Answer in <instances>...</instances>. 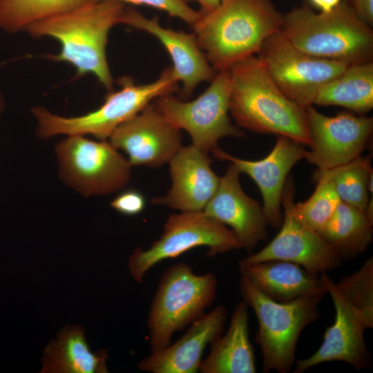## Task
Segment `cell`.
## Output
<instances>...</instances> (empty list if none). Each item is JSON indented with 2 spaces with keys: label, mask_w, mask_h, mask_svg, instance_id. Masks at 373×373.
I'll return each mask as SVG.
<instances>
[{
  "label": "cell",
  "mask_w": 373,
  "mask_h": 373,
  "mask_svg": "<svg viewBox=\"0 0 373 373\" xmlns=\"http://www.w3.org/2000/svg\"><path fill=\"white\" fill-rule=\"evenodd\" d=\"M283 17L271 0H221L213 10L200 12L191 27L218 73L258 54L265 41L280 31Z\"/></svg>",
  "instance_id": "6da1fadb"
},
{
  "label": "cell",
  "mask_w": 373,
  "mask_h": 373,
  "mask_svg": "<svg viewBox=\"0 0 373 373\" xmlns=\"http://www.w3.org/2000/svg\"><path fill=\"white\" fill-rule=\"evenodd\" d=\"M126 7L117 0H88L68 12L31 24L24 29L35 38L51 37L61 50L52 59L72 65L77 74L93 75L109 91L113 79L106 47L111 29L121 23Z\"/></svg>",
  "instance_id": "7a4b0ae2"
},
{
  "label": "cell",
  "mask_w": 373,
  "mask_h": 373,
  "mask_svg": "<svg viewBox=\"0 0 373 373\" xmlns=\"http://www.w3.org/2000/svg\"><path fill=\"white\" fill-rule=\"evenodd\" d=\"M229 75V113L239 126L309 146L306 108L280 90L258 55L235 64Z\"/></svg>",
  "instance_id": "3957f363"
},
{
  "label": "cell",
  "mask_w": 373,
  "mask_h": 373,
  "mask_svg": "<svg viewBox=\"0 0 373 373\" xmlns=\"http://www.w3.org/2000/svg\"><path fill=\"white\" fill-rule=\"evenodd\" d=\"M283 35L298 49L316 57L348 65L372 61L373 32L347 0L329 12L305 4L284 15Z\"/></svg>",
  "instance_id": "277c9868"
},
{
  "label": "cell",
  "mask_w": 373,
  "mask_h": 373,
  "mask_svg": "<svg viewBox=\"0 0 373 373\" xmlns=\"http://www.w3.org/2000/svg\"><path fill=\"white\" fill-rule=\"evenodd\" d=\"M119 83V90L109 92L99 108L83 115L66 117L43 107L33 108L32 114L37 124V135L48 139L59 135H90L99 140H106L119 125L154 99L176 91L178 80L171 66L149 84H135L129 77H122Z\"/></svg>",
  "instance_id": "5b68a950"
},
{
  "label": "cell",
  "mask_w": 373,
  "mask_h": 373,
  "mask_svg": "<svg viewBox=\"0 0 373 373\" xmlns=\"http://www.w3.org/2000/svg\"><path fill=\"white\" fill-rule=\"evenodd\" d=\"M242 300L254 311L258 324L256 341L262 355V370L288 372L296 359L297 342L303 330L320 316L323 297L305 296L291 302L272 300L241 276Z\"/></svg>",
  "instance_id": "8992f818"
},
{
  "label": "cell",
  "mask_w": 373,
  "mask_h": 373,
  "mask_svg": "<svg viewBox=\"0 0 373 373\" xmlns=\"http://www.w3.org/2000/svg\"><path fill=\"white\" fill-rule=\"evenodd\" d=\"M218 280L212 273L197 275L179 262L162 274L147 318L151 352L171 343L175 332L191 325L214 302Z\"/></svg>",
  "instance_id": "52a82bcc"
},
{
  "label": "cell",
  "mask_w": 373,
  "mask_h": 373,
  "mask_svg": "<svg viewBox=\"0 0 373 373\" xmlns=\"http://www.w3.org/2000/svg\"><path fill=\"white\" fill-rule=\"evenodd\" d=\"M202 246L208 249V256L242 249L232 230L202 211H181L168 217L160 238L148 249L134 251L128 261L129 271L137 283H142L148 271L158 262Z\"/></svg>",
  "instance_id": "ba28073f"
},
{
  "label": "cell",
  "mask_w": 373,
  "mask_h": 373,
  "mask_svg": "<svg viewBox=\"0 0 373 373\" xmlns=\"http://www.w3.org/2000/svg\"><path fill=\"white\" fill-rule=\"evenodd\" d=\"M55 153L61 179L84 196L112 193L130 180L131 164L106 140L68 135Z\"/></svg>",
  "instance_id": "9c48e42d"
},
{
  "label": "cell",
  "mask_w": 373,
  "mask_h": 373,
  "mask_svg": "<svg viewBox=\"0 0 373 373\" xmlns=\"http://www.w3.org/2000/svg\"><path fill=\"white\" fill-rule=\"evenodd\" d=\"M229 69L216 73L210 86L197 98L184 101L164 95L154 99L155 108L174 126L184 130L195 147L208 153L223 137L244 135L229 116Z\"/></svg>",
  "instance_id": "30bf717a"
},
{
  "label": "cell",
  "mask_w": 373,
  "mask_h": 373,
  "mask_svg": "<svg viewBox=\"0 0 373 373\" xmlns=\"http://www.w3.org/2000/svg\"><path fill=\"white\" fill-rule=\"evenodd\" d=\"M295 187L290 175L285 184L280 231L262 249L242 258L238 267L267 260H282L298 265L319 276L341 265L338 253L314 229L303 223L294 211Z\"/></svg>",
  "instance_id": "8fae6325"
},
{
  "label": "cell",
  "mask_w": 373,
  "mask_h": 373,
  "mask_svg": "<svg viewBox=\"0 0 373 373\" xmlns=\"http://www.w3.org/2000/svg\"><path fill=\"white\" fill-rule=\"evenodd\" d=\"M258 55L280 90L305 108L313 106L316 92L323 84L349 66L298 49L280 31L265 41Z\"/></svg>",
  "instance_id": "7c38bea8"
},
{
  "label": "cell",
  "mask_w": 373,
  "mask_h": 373,
  "mask_svg": "<svg viewBox=\"0 0 373 373\" xmlns=\"http://www.w3.org/2000/svg\"><path fill=\"white\" fill-rule=\"evenodd\" d=\"M310 147L305 158L318 170H328L358 157L369 145L373 119L342 112L327 116L306 108Z\"/></svg>",
  "instance_id": "4fadbf2b"
},
{
  "label": "cell",
  "mask_w": 373,
  "mask_h": 373,
  "mask_svg": "<svg viewBox=\"0 0 373 373\" xmlns=\"http://www.w3.org/2000/svg\"><path fill=\"white\" fill-rule=\"evenodd\" d=\"M320 276L334 304V321L326 329L319 348L307 358L296 359L293 372L301 373L312 367L332 361H342L357 370L363 369L370 362L365 341L367 328L333 279L326 272Z\"/></svg>",
  "instance_id": "5bb4252c"
},
{
  "label": "cell",
  "mask_w": 373,
  "mask_h": 373,
  "mask_svg": "<svg viewBox=\"0 0 373 373\" xmlns=\"http://www.w3.org/2000/svg\"><path fill=\"white\" fill-rule=\"evenodd\" d=\"M110 143L123 151L131 166L160 167L169 163L182 146L180 130L150 103L119 125L109 137Z\"/></svg>",
  "instance_id": "9a60e30c"
},
{
  "label": "cell",
  "mask_w": 373,
  "mask_h": 373,
  "mask_svg": "<svg viewBox=\"0 0 373 373\" xmlns=\"http://www.w3.org/2000/svg\"><path fill=\"white\" fill-rule=\"evenodd\" d=\"M211 151L216 158L230 162L240 173L252 178L260 191L262 209L268 225L279 228L283 218L281 208L285 184L290 170L305 157L307 150L304 145L287 137L278 136L272 150L258 160L233 156L218 146Z\"/></svg>",
  "instance_id": "2e32d148"
},
{
  "label": "cell",
  "mask_w": 373,
  "mask_h": 373,
  "mask_svg": "<svg viewBox=\"0 0 373 373\" xmlns=\"http://www.w3.org/2000/svg\"><path fill=\"white\" fill-rule=\"evenodd\" d=\"M238 169L231 163L218 186L202 210L211 219L231 227L242 249L252 253L267 238V222L262 206L242 190Z\"/></svg>",
  "instance_id": "e0dca14e"
},
{
  "label": "cell",
  "mask_w": 373,
  "mask_h": 373,
  "mask_svg": "<svg viewBox=\"0 0 373 373\" xmlns=\"http://www.w3.org/2000/svg\"><path fill=\"white\" fill-rule=\"evenodd\" d=\"M121 23L147 32L163 44L172 59L173 73L182 84V100L189 99L200 83L211 82L215 77L216 72L200 48L194 33L164 28L157 17L147 18L131 8L125 9Z\"/></svg>",
  "instance_id": "ac0fdd59"
},
{
  "label": "cell",
  "mask_w": 373,
  "mask_h": 373,
  "mask_svg": "<svg viewBox=\"0 0 373 373\" xmlns=\"http://www.w3.org/2000/svg\"><path fill=\"white\" fill-rule=\"evenodd\" d=\"M207 154L193 144L182 146L169 162L171 189L151 202L180 211H202L220 182Z\"/></svg>",
  "instance_id": "d6986e66"
},
{
  "label": "cell",
  "mask_w": 373,
  "mask_h": 373,
  "mask_svg": "<svg viewBox=\"0 0 373 373\" xmlns=\"http://www.w3.org/2000/svg\"><path fill=\"white\" fill-rule=\"evenodd\" d=\"M227 317V308L216 306L193 322L175 343L142 359L138 368L150 373L198 372L206 347L222 334Z\"/></svg>",
  "instance_id": "ffe728a7"
},
{
  "label": "cell",
  "mask_w": 373,
  "mask_h": 373,
  "mask_svg": "<svg viewBox=\"0 0 373 373\" xmlns=\"http://www.w3.org/2000/svg\"><path fill=\"white\" fill-rule=\"evenodd\" d=\"M247 278L267 297L280 303L305 296L324 297L327 289L320 276L302 267L282 260H267L240 267Z\"/></svg>",
  "instance_id": "44dd1931"
},
{
  "label": "cell",
  "mask_w": 373,
  "mask_h": 373,
  "mask_svg": "<svg viewBox=\"0 0 373 373\" xmlns=\"http://www.w3.org/2000/svg\"><path fill=\"white\" fill-rule=\"evenodd\" d=\"M202 373H254V347L249 339L248 305L239 302L232 313L229 328L211 344L209 355L202 360Z\"/></svg>",
  "instance_id": "7402d4cb"
},
{
  "label": "cell",
  "mask_w": 373,
  "mask_h": 373,
  "mask_svg": "<svg viewBox=\"0 0 373 373\" xmlns=\"http://www.w3.org/2000/svg\"><path fill=\"white\" fill-rule=\"evenodd\" d=\"M108 358L106 350L90 351L82 326H66L46 347L41 372L107 373Z\"/></svg>",
  "instance_id": "603a6c76"
},
{
  "label": "cell",
  "mask_w": 373,
  "mask_h": 373,
  "mask_svg": "<svg viewBox=\"0 0 373 373\" xmlns=\"http://www.w3.org/2000/svg\"><path fill=\"white\" fill-rule=\"evenodd\" d=\"M339 106L358 113L373 108V62L349 65L317 90L313 105Z\"/></svg>",
  "instance_id": "cb8c5ba5"
},
{
  "label": "cell",
  "mask_w": 373,
  "mask_h": 373,
  "mask_svg": "<svg viewBox=\"0 0 373 373\" xmlns=\"http://www.w3.org/2000/svg\"><path fill=\"white\" fill-rule=\"evenodd\" d=\"M373 216L366 210L340 202L333 215L318 232L342 260L364 253L372 241Z\"/></svg>",
  "instance_id": "d4e9b609"
},
{
  "label": "cell",
  "mask_w": 373,
  "mask_h": 373,
  "mask_svg": "<svg viewBox=\"0 0 373 373\" xmlns=\"http://www.w3.org/2000/svg\"><path fill=\"white\" fill-rule=\"evenodd\" d=\"M372 173L370 155H361L328 170L317 169L313 175V180L331 181L341 201L365 210L370 201L369 191L372 194Z\"/></svg>",
  "instance_id": "484cf974"
},
{
  "label": "cell",
  "mask_w": 373,
  "mask_h": 373,
  "mask_svg": "<svg viewBox=\"0 0 373 373\" xmlns=\"http://www.w3.org/2000/svg\"><path fill=\"white\" fill-rule=\"evenodd\" d=\"M88 0H0V28L14 33L74 9Z\"/></svg>",
  "instance_id": "4316f807"
},
{
  "label": "cell",
  "mask_w": 373,
  "mask_h": 373,
  "mask_svg": "<svg viewBox=\"0 0 373 373\" xmlns=\"http://www.w3.org/2000/svg\"><path fill=\"white\" fill-rule=\"evenodd\" d=\"M336 286L367 329L373 327V258L356 271L342 277Z\"/></svg>",
  "instance_id": "83f0119b"
},
{
  "label": "cell",
  "mask_w": 373,
  "mask_h": 373,
  "mask_svg": "<svg viewBox=\"0 0 373 373\" xmlns=\"http://www.w3.org/2000/svg\"><path fill=\"white\" fill-rule=\"evenodd\" d=\"M316 182V189L307 200L294 203V211L303 223L318 232L333 215L341 200L331 181L319 179Z\"/></svg>",
  "instance_id": "f1b7e54d"
},
{
  "label": "cell",
  "mask_w": 373,
  "mask_h": 373,
  "mask_svg": "<svg viewBox=\"0 0 373 373\" xmlns=\"http://www.w3.org/2000/svg\"><path fill=\"white\" fill-rule=\"evenodd\" d=\"M99 1V0H95ZM134 5H145L166 12L173 17L182 19L190 26L200 17V12L191 8L185 0H117Z\"/></svg>",
  "instance_id": "f546056e"
},
{
  "label": "cell",
  "mask_w": 373,
  "mask_h": 373,
  "mask_svg": "<svg viewBox=\"0 0 373 373\" xmlns=\"http://www.w3.org/2000/svg\"><path fill=\"white\" fill-rule=\"evenodd\" d=\"M145 205L144 196L135 189L124 191L111 202V206L115 211L126 216L139 214L144 210Z\"/></svg>",
  "instance_id": "4dcf8cb0"
},
{
  "label": "cell",
  "mask_w": 373,
  "mask_h": 373,
  "mask_svg": "<svg viewBox=\"0 0 373 373\" xmlns=\"http://www.w3.org/2000/svg\"><path fill=\"white\" fill-rule=\"evenodd\" d=\"M356 15L370 26L373 24V0H350Z\"/></svg>",
  "instance_id": "1f68e13d"
},
{
  "label": "cell",
  "mask_w": 373,
  "mask_h": 373,
  "mask_svg": "<svg viewBox=\"0 0 373 373\" xmlns=\"http://www.w3.org/2000/svg\"><path fill=\"white\" fill-rule=\"evenodd\" d=\"M320 12H329L336 7L342 0H308Z\"/></svg>",
  "instance_id": "d6a6232c"
},
{
  "label": "cell",
  "mask_w": 373,
  "mask_h": 373,
  "mask_svg": "<svg viewBox=\"0 0 373 373\" xmlns=\"http://www.w3.org/2000/svg\"><path fill=\"white\" fill-rule=\"evenodd\" d=\"M186 1H197L200 6L201 13L208 12L215 8H216L220 3L221 0H185Z\"/></svg>",
  "instance_id": "836d02e7"
},
{
  "label": "cell",
  "mask_w": 373,
  "mask_h": 373,
  "mask_svg": "<svg viewBox=\"0 0 373 373\" xmlns=\"http://www.w3.org/2000/svg\"><path fill=\"white\" fill-rule=\"evenodd\" d=\"M3 98L0 94V114L3 110Z\"/></svg>",
  "instance_id": "e575fe53"
}]
</instances>
